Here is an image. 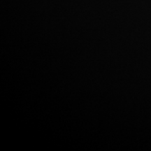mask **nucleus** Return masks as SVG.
Returning a JSON list of instances; mask_svg holds the SVG:
<instances>
[]
</instances>
